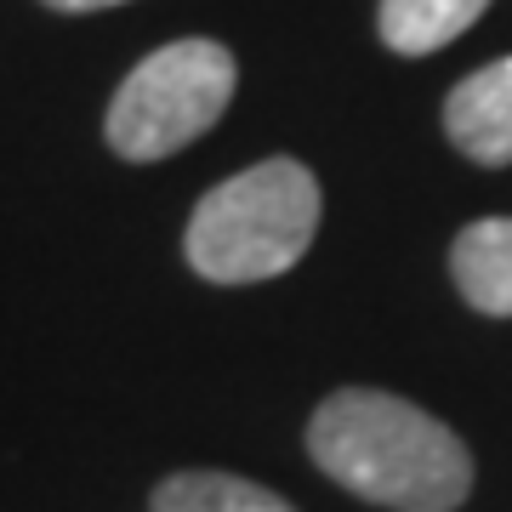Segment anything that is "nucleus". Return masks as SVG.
Returning a JSON list of instances; mask_svg holds the SVG:
<instances>
[{
  "instance_id": "7ed1b4c3",
  "label": "nucleus",
  "mask_w": 512,
  "mask_h": 512,
  "mask_svg": "<svg viewBox=\"0 0 512 512\" xmlns=\"http://www.w3.org/2000/svg\"><path fill=\"white\" fill-rule=\"evenodd\" d=\"M234 52L217 40H171L120 80L103 137L120 160H165L222 120L234 103Z\"/></svg>"
},
{
  "instance_id": "6e6552de",
  "label": "nucleus",
  "mask_w": 512,
  "mask_h": 512,
  "mask_svg": "<svg viewBox=\"0 0 512 512\" xmlns=\"http://www.w3.org/2000/svg\"><path fill=\"white\" fill-rule=\"evenodd\" d=\"M52 12H103V6H126V0H46Z\"/></svg>"
},
{
  "instance_id": "f03ea898",
  "label": "nucleus",
  "mask_w": 512,
  "mask_h": 512,
  "mask_svg": "<svg viewBox=\"0 0 512 512\" xmlns=\"http://www.w3.org/2000/svg\"><path fill=\"white\" fill-rule=\"evenodd\" d=\"M319 234V183L302 160H256L194 205L188 268L211 285H256L296 268Z\"/></svg>"
},
{
  "instance_id": "423d86ee",
  "label": "nucleus",
  "mask_w": 512,
  "mask_h": 512,
  "mask_svg": "<svg viewBox=\"0 0 512 512\" xmlns=\"http://www.w3.org/2000/svg\"><path fill=\"white\" fill-rule=\"evenodd\" d=\"M490 0H382L376 12V29H382V46L399 57H427L450 46L456 35H467L478 18H484Z\"/></svg>"
},
{
  "instance_id": "f257e3e1",
  "label": "nucleus",
  "mask_w": 512,
  "mask_h": 512,
  "mask_svg": "<svg viewBox=\"0 0 512 512\" xmlns=\"http://www.w3.org/2000/svg\"><path fill=\"white\" fill-rule=\"evenodd\" d=\"M308 456L342 490L393 512H456L473 490L467 444L421 404L382 387H342L308 421Z\"/></svg>"
},
{
  "instance_id": "39448f33",
  "label": "nucleus",
  "mask_w": 512,
  "mask_h": 512,
  "mask_svg": "<svg viewBox=\"0 0 512 512\" xmlns=\"http://www.w3.org/2000/svg\"><path fill=\"white\" fill-rule=\"evenodd\" d=\"M450 274L478 313L512 319V217H484L461 228L450 245Z\"/></svg>"
},
{
  "instance_id": "20e7f679",
  "label": "nucleus",
  "mask_w": 512,
  "mask_h": 512,
  "mask_svg": "<svg viewBox=\"0 0 512 512\" xmlns=\"http://www.w3.org/2000/svg\"><path fill=\"white\" fill-rule=\"evenodd\" d=\"M450 143L478 165H512V57H495L444 97Z\"/></svg>"
},
{
  "instance_id": "0eeeda50",
  "label": "nucleus",
  "mask_w": 512,
  "mask_h": 512,
  "mask_svg": "<svg viewBox=\"0 0 512 512\" xmlns=\"http://www.w3.org/2000/svg\"><path fill=\"white\" fill-rule=\"evenodd\" d=\"M148 512H296V507L239 473H171L154 490Z\"/></svg>"
}]
</instances>
